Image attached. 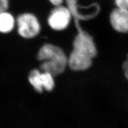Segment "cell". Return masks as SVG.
I'll use <instances>...</instances> for the list:
<instances>
[{
	"instance_id": "6da1fadb",
	"label": "cell",
	"mask_w": 128,
	"mask_h": 128,
	"mask_svg": "<svg viewBox=\"0 0 128 128\" xmlns=\"http://www.w3.org/2000/svg\"><path fill=\"white\" fill-rule=\"evenodd\" d=\"M74 21L78 32L68 58V65L74 71H84L91 66L97 50L92 37L80 26V22Z\"/></svg>"
},
{
	"instance_id": "7a4b0ae2",
	"label": "cell",
	"mask_w": 128,
	"mask_h": 128,
	"mask_svg": "<svg viewBox=\"0 0 128 128\" xmlns=\"http://www.w3.org/2000/svg\"><path fill=\"white\" fill-rule=\"evenodd\" d=\"M37 58L41 62L40 70L54 76L62 73L68 65V57L65 52L52 44H45L40 48Z\"/></svg>"
},
{
	"instance_id": "3957f363",
	"label": "cell",
	"mask_w": 128,
	"mask_h": 128,
	"mask_svg": "<svg viewBox=\"0 0 128 128\" xmlns=\"http://www.w3.org/2000/svg\"><path fill=\"white\" fill-rule=\"evenodd\" d=\"M18 32L22 37L32 38L37 36L41 30V25L36 16L30 13L19 15L16 20Z\"/></svg>"
},
{
	"instance_id": "277c9868",
	"label": "cell",
	"mask_w": 128,
	"mask_h": 128,
	"mask_svg": "<svg viewBox=\"0 0 128 128\" xmlns=\"http://www.w3.org/2000/svg\"><path fill=\"white\" fill-rule=\"evenodd\" d=\"M54 76L48 72L42 70H34L28 76V81L30 85L38 92L44 90L51 91L55 86Z\"/></svg>"
},
{
	"instance_id": "5b68a950",
	"label": "cell",
	"mask_w": 128,
	"mask_h": 128,
	"mask_svg": "<svg viewBox=\"0 0 128 128\" xmlns=\"http://www.w3.org/2000/svg\"><path fill=\"white\" fill-rule=\"evenodd\" d=\"M72 16L67 6H56L51 11L48 22L52 29L55 30H65L70 25Z\"/></svg>"
},
{
	"instance_id": "8992f818",
	"label": "cell",
	"mask_w": 128,
	"mask_h": 128,
	"mask_svg": "<svg viewBox=\"0 0 128 128\" xmlns=\"http://www.w3.org/2000/svg\"><path fill=\"white\" fill-rule=\"evenodd\" d=\"M110 19L115 30L121 33L128 32V9L116 8L111 12Z\"/></svg>"
},
{
	"instance_id": "52a82bcc",
	"label": "cell",
	"mask_w": 128,
	"mask_h": 128,
	"mask_svg": "<svg viewBox=\"0 0 128 128\" xmlns=\"http://www.w3.org/2000/svg\"><path fill=\"white\" fill-rule=\"evenodd\" d=\"M16 21L10 12L5 11L0 14V33H8L12 30Z\"/></svg>"
},
{
	"instance_id": "ba28073f",
	"label": "cell",
	"mask_w": 128,
	"mask_h": 128,
	"mask_svg": "<svg viewBox=\"0 0 128 128\" xmlns=\"http://www.w3.org/2000/svg\"><path fill=\"white\" fill-rule=\"evenodd\" d=\"M116 8L121 9H128V0H115Z\"/></svg>"
},
{
	"instance_id": "9c48e42d",
	"label": "cell",
	"mask_w": 128,
	"mask_h": 128,
	"mask_svg": "<svg viewBox=\"0 0 128 128\" xmlns=\"http://www.w3.org/2000/svg\"><path fill=\"white\" fill-rule=\"evenodd\" d=\"M9 6V0H0V14L6 11Z\"/></svg>"
},
{
	"instance_id": "30bf717a",
	"label": "cell",
	"mask_w": 128,
	"mask_h": 128,
	"mask_svg": "<svg viewBox=\"0 0 128 128\" xmlns=\"http://www.w3.org/2000/svg\"><path fill=\"white\" fill-rule=\"evenodd\" d=\"M123 69L125 76L128 80V55L127 56V58L123 64Z\"/></svg>"
},
{
	"instance_id": "8fae6325",
	"label": "cell",
	"mask_w": 128,
	"mask_h": 128,
	"mask_svg": "<svg viewBox=\"0 0 128 128\" xmlns=\"http://www.w3.org/2000/svg\"><path fill=\"white\" fill-rule=\"evenodd\" d=\"M49 1L52 4H53L54 6H61L63 2L64 1H66V0H49Z\"/></svg>"
}]
</instances>
